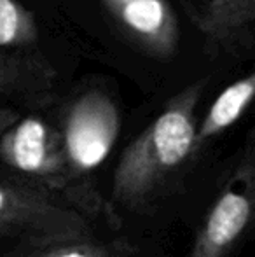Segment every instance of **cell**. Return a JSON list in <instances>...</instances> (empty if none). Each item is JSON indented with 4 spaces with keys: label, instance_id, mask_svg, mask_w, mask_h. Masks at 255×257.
I'll list each match as a JSON object with an SVG mask.
<instances>
[{
    "label": "cell",
    "instance_id": "cell-1",
    "mask_svg": "<svg viewBox=\"0 0 255 257\" xmlns=\"http://www.w3.org/2000/svg\"><path fill=\"white\" fill-rule=\"evenodd\" d=\"M208 77L197 79L173 95L161 114L121 154L112 179V200L128 210L152 205L194 154L196 107Z\"/></svg>",
    "mask_w": 255,
    "mask_h": 257
},
{
    "label": "cell",
    "instance_id": "cell-2",
    "mask_svg": "<svg viewBox=\"0 0 255 257\" xmlns=\"http://www.w3.org/2000/svg\"><path fill=\"white\" fill-rule=\"evenodd\" d=\"M0 159L21 180L70 206L88 220L121 224L114 206L98 193L95 184L72 170L63 149L60 128L28 115L20 117L0 137Z\"/></svg>",
    "mask_w": 255,
    "mask_h": 257
},
{
    "label": "cell",
    "instance_id": "cell-3",
    "mask_svg": "<svg viewBox=\"0 0 255 257\" xmlns=\"http://www.w3.org/2000/svg\"><path fill=\"white\" fill-rule=\"evenodd\" d=\"M23 234L34 243L91 234L89 220L23 180H0V236Z\"/></svg>",
    "mask_w": 255,
    "mask_h": 257
},
{
    "label": "cell",
    "instance_id": "cell-4",
    "mask_svg": "<svg viewBox=\"0 0 255 257\" xmlns=\"http://www.w3.org/2000/svg\"><path fill=\"white\" fill-rule=\"evenodd\" d=\"M119 126V108L102 89H86L70 100L60 133L68 163L79 177L88 179L105 161L117 140Z\"/></svg>",
    "mask_w": 255,
    "mask_h": 257
},
{
    "label": "cell",
    "instance_id": "cell-5",
    "mask_svg": "<svg viewBox=\"0 0 255 257\" xmlns=\"http://www.w3.org/2000/svg\"><path fill=\"white\" fill-rule=\"evenodd\" d=\"M255 166L248 147L225 179L215 203L197 229L189 257H227L253 217Z\"/></svg>",
    "mask_w": 255,
    "mask_h": 257
},
{
    "label": "cell",
    "instance_id": "cell-6",
    "mask_svg": "<svg viewBox=\"0 0 255 257\" xmlns=\"http://www.w3.org/2000/svg\"><path fill=\"white\" fill-rule=\"evenodd\" d=\"M124 35L143 53L168 60L177 53L178 20L168 0H100Z\"/></svg>",
    "mask_w": 255,
    "mask_h": 257
},
{
    "label": "cell",
    "instance_id": "cell-7",
    "mask_svg": "<svg viewBox=\"0 0 255 257\" xmlns=\"http://www.w3.org/2000/svg\"><path fill=\"white\" fill-rule=\"evenodd\" d=\"M55 65L32 51L0 49V96L28 103H44L55 91Z\"/></svg>",
    "mask_w": 255,
    "mask_h": 257
},
{
    "label": "cell",
    "instance_id": "cell-8",
    "mask_svg": "<svg viewBox=\"0 0 255 257\" xmlns=\"http://www.w3.org/2000/svg\"><path fill=\"white\" fill-rule=\"evenodd\" d=\"M192 21L213 44H241L252 35L255 0H206Z\"/></svg>",
    "mask_w": 255,
    "mask_h": 257
},
{
    "label": "cell",
    "instance_id": "cell-9",
    "mask_svg": "<svg viewBox=\"0 0 255 257\" xmlns=\"http://www.w3.org/2000/svg\"><path fill=\"white\" fill-rule=\"evenodd\" d=\"M255 95V74L250 72L245 77L234 81L231 86L224 89L217 96L208 112L204 114L203 121L196 126L194 137V154L201 153L210 140L217 139L218 135L231 128L250 107Z\"/></svg>",
    "mask_w": 255,
    "mask_h": 257
},
{
    "label": "cell",
    "instance_id": "cell-10",
    "mask_svg": "<svg viewBox=\"0 0 255 257\" xmlns=\"http://www.w3.org/2000/svg\"><path fill=\"white\" fill-rule=\"evenodd\" d=\"M136 247L128 238L98 240L93 234L68 240L34 243V250L25 257H133Z\"/></svg>",
    "mask_w": 255,
    "mask_h": 257
},
{
    "label": "cell",
    "instance_id": "cell-11",
    "mask_svg": "<svg viewBox=\"0 0 255 257\" xmlns=\"http://www.w3.org/2000/svg\"><path fill=\"white\" fill-rule=\"evenodd\" d=\"M37 42L35 14L18 0H0V49L28 51Z\"/></svg>",
    "mask_w": 255,
    "mask_h": 257
},
{
    "label": "cell",
    "instance_id": "cell-12",
    "mask_svg": "<svg viewBox=\"0 0 255 257\" xmlns=\"http://www.w3.org/2000/svg\"><path fill=\"white\" fill-rule=\"evenodd\" d=\"M20 117H21L20 112H16L11 107H6V105H0V137H2L4 132L9 130Z\"/></svg>",
    "mask_w": 255,
    "mask_h": 257
}]
</instances>
